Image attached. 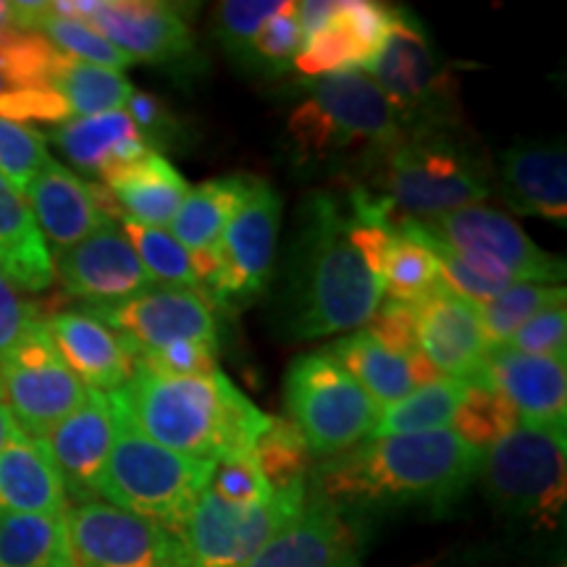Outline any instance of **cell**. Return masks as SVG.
<instances>
[{
  "mask_svg": "<svg viewBox=\"0 0 567 567\" xmlns=\"http://www.w3.org/2000/svg\"><path fill=\"white\" fill-rule=\"evenodd\" d=\"M48 90L59 92L63 103L69 105L71 116H95V113L124 111L134 95L132 82L122 71L92 66L63 55L59 69L48 82Z\"/></svg>",
  "mask_w": 567,
  "mask_h": 567,
  "instance_id": "1f68e13d",
  "label": "cell"
},
{
  "mask_svg": "<svg viewBox=\"0 0 567 567\" xmlns=\"http://www.w3.org/2000/svg\"><path fill=\"white\" fill-rule=\"evenodd\" d=\"M0 90H3V82H0Z\"/></svg>",
  "mask_w": 567,
  "mask_h": 567,
  "instance_id": "9f6ffc18",
  "label": "cell"
},
{
  "mask_svg": "<svg viewBox=\"0 0 567 567\" xmlns=\"http://www.w3.org/2000/svg\"><path fill=\"white\" fill-rule=\"evenodd\" d=\"M101 184L109 187L122 218L153 229H168L189 193L187 179L176 172L174 163L155 151Z\"/></svg>",
  "mask_w": 567,
  "mask_h": 567,
  "instance_id": "83f0119b",
  "label": "cell"
},
{
  "mask_svg": "<svg viewBox=\"0 0 567 567\" xmlns=\"http://www.w3.org/2000/svg\"><path fill=\"white\" fill-rule=\"evenodd\" d=\"M513 429H517V413L505 396L478 379L465 381L463 400L450 423L452 434L486 452Z\"/></svg>",
  "mask_w": 567,
  "mask_h": 567,
  "instance_id": "d590c367",
  "label": "cell"
},
{
  "mask_svg": "<svg viewBox=\"0 0 567 567\" xmlns=\"http://www.w3.org/2000/svg\"><path fill=\"white\" fill-rule=\"evenodd\" d=\"M425 234L455 250L467 266L502 281L557 284L565 279V260L542 250L520 224L486 205H467L434 221H417Z\"/></svg>",
  "mask_w": 567,
  "mask_h": 567,
  "instance_id": "30bf717a",
  "label": "cell"
},
{
  "mask_svg": "<svg viewBox=\"0 0 567 567\" xmlns=\"http://www.w3.org/2000/svg\"><path fill=\"white\" fill-rule=\"evenodd\" d=\"M499 187L517 216L567 224V153L563 140L520 142L502 155Z\"/></svg>",
  "mask_w": 567,
  "mask_h": 567,
  "instance_id": "603a6c76",
  "label": "cell"
},
{
  "mask_svg": "<svg viewBox=\"0 0 567 567\" xmlns=\"http://www.w3.org/2000/svg\"><path fill=\"white\" fill-rule=\"evenodd\" d=\"M55 13L87 21L132 61L174 63L193 53V30L176 6L155 0H74L51 3Z\"/></svg>",
  "mask_w": 567,
  "mask_h": 567,
  "instance_id": "9a60e30c",
  "label": "cell"
},
{
  "mask_svg": "<svg viewBox=\"0 0 567 567\" xmlns=\"http://www.w3.org/2000/svg\"><path fill=\"white\" fill-rule=\"evenodd\" d=\"M308 502V486L274 492L260 505H229L205 492L182 528V542L195 567H245Z\"/></svg>",
  "mask_w": 567,
  "mask_h": 567,
  "instance_id": "8fae6325",
  "label": "cell"
},
{
  "mask_svg": "<svg viewBox=\"0 0 567 567\" xmlns=\"http://www.w3.org/2000/svg\"><path fill=\"white\" fill-rule=\"evenodd\" d=\"M252 179L255 176L231 174L189 187L187 197H184L172 221V234L176 243L189 252L218 247L234 210L243 205L245 195L250 193Z\"/></svg>",
  "mask_w": 567,
  "mask_h": 567,
  "instance_id": "f1b7e54d",
  "label": "cell"
},
{
  "mask_svg": "<svg viewBox=\"0 0 567 567\" xmlns=\"http://www.w3.org/2000/svg\"><path fill=\"white\" fill-rule=\"evenodd\" d=\"M0 274L27 292H42L55 279L51 247L24 195L6 176H0Z\"/></svg>",
  "mask_w": 567,
  "mask_h": 567,
  "instance_id": "4316f807",
  "label": "cell"
},
{
  "mask_svg": "<svg viewBox=\"0 0 567 567\" xmlns=\"http://www.w3.org/2000/svg\"><path fill=\"white\" fill-rule=\"evenodd\" d=\"M305 45V34L295 19V3H284V9L271 17L252 40L245 69L276 76L287 74L295 66V59Z\"/></svg>",
  "mask_w": 567,
  "mask_h": 567,
  "instance_id": "ab89813d",
  "label": "cell"
},
{
  "mask_svg": "<svg viewBox=\"0 0 567 567\" xmlns=\"http://www.w3.org/2000/svg\"><path fill=\"white\" fill-rule=\"evenodd\" d=\"M122 231L130 239L132 250L137 252L140 264L151 274L158 287H179L195 289L197 292V276L193 268L189 250L176 243V237L166 229H153V226H142L132 218H122Z\"/></svg>",
  "mask_w": 567,
  "mask_h": 567,
  "instance_id": "8d00e7d4",
  "label": "cell"
},
{
  "mask_svg": "<svg viewBox=\"0 0 567 567\" xmlns=\"http://www.w3.org/2000/svg\"><path fill=\"white\" fill-rule=\"evenodd\" d=\"M484 450L450 429L429 434L375 436L329 457L316 471L318 494L337 507L444 509L481 476Z\"/></svg>",
  "mask_w": 567,
  "mask_h": 567,
  "instance_id": "7a4b0ae2",
  "label": "cell"
},
{
  "mask_svg": "<svg viewBox=\"0 0 567 567\" xmlns=\"http://www.w3.org/2000/svg\"><path fill=\"white\" fill-rule=\"evenodd\" d=\"M87 392L63 363L45 321L0 354V394L24 436L45 439L82 405Z\"/></svg>",
  "mask_w": 567,
  "mask_h": 567,
  "instance_id": "4fadbf2b",
  "label": "cell"
},
{
  "mask_svg": "<svg viewBox=\"0 0 567 567\" xmlns=\"http://www.w3.org/2000/svg\"><path fill=\"white\" fill-rule=\"evenodd\" d=\"M520 354H536V358L565 360L567 354V308L551 305L530 318L526 326L515 331V337L505 344Z\"/></svg>",
  "mask_w": 567,
  "mask_h": 567,
  "instance_id": "f6af8a7d",
  "label": "cell"
},
{
  "mask_svg": "<svg viewBox=\"0 0 567 567\" xmlns=\"http://www.w3.org/2000/svg\"><path fill=\"white\" fill-rule=\"evenodd\" d=\"M381 300L384 289L350 239L347 197L326 189L302 197L287 252L284 329L297 339L354 331L371 321Z\"/></svg>",
  "mask_w": 567,
  "mask_h": 567,
  "instance_id": "6da1fadb",
  "label": "cell"
},
{
  "mask_svg": "<svg viewBox=\"0 0 567 567\" xmlns=\"http://www.w3.org/2000/svg\"><path fill=\"white\" fill-rule=\"evenodd\" d=\"M42 321L38 305L27 302L19 289L0 274V354L11 350L21 337Z\"/></svg>",
  "mask_w": 567,
  "mask_h": 567,
  "instance_id": "f907efd6",
  "label": "cell"
},
{
  "mask_svg": "<svg viewBox=\"0 0 567 567\" xmlns=\"http://www.w3.org/2000/svg\"><path fill=\"white\" fill-rule=\"evenodd\" d=\"M245 567H360V544L342 507L308 494L300 513Z\"/></svg>",
  "mask_w": 567,
  "mask_h": 567,
  "instance_id": "d6986e66",
  "label": "cell"
},
{
  "mask_svg": "<svg viewBox=\"0 0 567 567\" xmlns=\"http://www.w3.org/2000/svg\"><path fill=\"white\" fill-rule=\"evenodd\" d=\"M339 19H342L347 32L352 34V40L358 42L368 69L375 55H379L389 34V27H392V6L373 3V0H347L342 9H339Z\"/></svg>",
  "mask_w": 567,
  "mask_h": 567,
  "instance_id": "bcb514c9",
  "label": "cell"
},
{
  "mask_svg": "<svg viewBox=\"0 0 567 567\" xmlns=\"http://www.w3.org/2000/svg\"><path fill=\"white\" fill-rule=\"evenodd\" d=\"M84 313L130 339L140 350L176 342L218 347V323L213 305L195 289L155 287L105 308H84Z\"/></svg>",
  "mask_w": 567,
  "mask_h": 567,
  "instance_id": "2e32d148",
  "label": "cell"
},
{
  "mask_svg": "<svg viewBox=\"0 0 567 567\" xmlns=\"http://www.w3.org/2000/svg\"><path fill=\"white\" fill-rule=\"evenodd\" d=\"M255 463L274 492L302 484L310 467V450L300 431L284 417H271V425L264 431L252 450Z\"/></svg>",
  "mask_w": 567,
  "mask_h": 567,
  "instance_id": "74e56055",
  "label": "cell"
},
{
  "mask_svg": "<svg viewBox=\"0 0 567 567\" xmlns=\"http://www.w3.org/2000/svg\"><path fill=\"white\" fill-rule=\"evenodd\" d=\"M53 271L84 308H105L155 287L116 221L103 224L71 250L53 255Z\"/></svg>",
  "mask_w": 567,
  "mask_h": 567,
  "instance_id": "e0dca14e",
  "label": "cell"
},
{
  "mask_svg": "<svg viewBox=\"0 0 567 567\" xmlns=\"http://www.w3.org/2000/svg\"><path fill=\"white\" fill-rule=\"evenodd\" d=\"M417 308V344L442 375L457 381L478 379L488 344L478 305L452 292L442 281Z\"/></svg>",
  "mask_w": 567,
  "mask_h": 567,
  "instance_id": "44dd1931",
  "label": "cell"
},
{
  "mask_svg": "<svg viewBox=\"0 0 567 567\" xmlns=\"http://www.w3.org/2000/svg\"><path fill=\"white\" fill-rule=\"evenodd\" d=\"M0 118L6 122H45L66 124L71 122L69 105L53 90H0Z\"/></svg>",
  "mask_w": 567,
  "mask_h": 567,
  "instance_id": "c3c4849f",
  "label": "cell"
},
{
  "mask_svg": "<svg viewBox=\"0 0 567 567\" xmlns=\"http://www.w3.org/2000/svg\"><path fill=\"white\" fill-rule=\"evenodd\" d=\"M17 436H21L19 425H17V421H13V417H11L9 408H6L3 396H0V452H3L6 446H9Z\"/></svg>",
  "mask_w": 567,
  "mask_h": 567,
  "instance_id": "db71d44e",
  "label": "cell"
},
{
  "mask_svg": "<svg viewBox=\"0 0 567 567\" xmlns=\"http://www.w3.org/2000/svg\"><path fill=\"white\" fill-rule=\"evenodd\" d=\"M329 352L352 375L354 384L371 396L373 405L381 413L413 392V379H410V363L405 354L386 350L368 331H354V334L339 339V342L331 344Z\"/></svg>",
  "mask_w": 567,
  "mask_h": 567,
  "instance_id": "f546056e",
  "label": "cell"
},
{
  "mask_svg": "<svg viewBox=\"0 0 567 567\" xmlns=\"http://www.w3.org/2000/svg\"><path fill=\"white\" fill-rule=\"evenodd\" d=\"M51 161L40 132L27 124L0 118V176H6L21 195Z\"/></svg>",
  "mask_w": 567,
  "mask_h": 567,
  "instance_id": "60d3db41",
  "label": "cell"
},
{
  "mask_svg": "<svg viewBox=\"0 0 567 567\" xmlns=\"http://www.w3.org/2000/svg\"><path fill=\"white\" fill-rule=\"evenodd\" d=\"M45 329L63 363L82 381L84 389L111 394L130 381L134 371L130 344L97 318L84 310H69L45 318Z\"/></svg>",
  "mask_w": 567,
  "mask_h": 567,
  "instance_id": "7402d4cb",
  "label": "cell"
},
{
  "mask_svg": "<svg viewBox=\"0 0 567 567\" xmlns=\"http://www.w3.org/2000/svg\"><path fill=\"white\" fill-rule=\"evenodd\" d=\"M111 402L151 442L179 455L226 463L252 455L271 415L218 371L200 379H172L134 368Z\"/></svg>",
  "mask_w": 567,
  "mask_h": 567,
  "instance_id": "3957f363",
  "label": "cell"
},
{
  "mask_svg": "<svg viewBox=\"0 0 567 567\" xmlns=\"http://www.w3.org/2000/svg\"><path fill=\"white\" fill-rule=\"evenodd\" d=\"M567 300V289L559 284H534V281H513L502 295H496L492 302L481 305V326L488 352L496 347H505L520 326H526L530 318L544 313L551 305H563Z\"/></svg>",
  "mask_w": 567,
  "mask_h": 567,
  "instance_id": "836d02e7",
  "label": "cell"
},
{
  "mask_svg": "<svg viewBox=\"0 0 567 567\" xmlns=\"http://www.w3.org/2000/svg\"><path fill=\"white\" fill-rule=\"evenodd\" d=\"M0 396H3V394H0Z\"/></svg>",
  "mask_w": 567,
  "mask_h": 567,
  "instance_id": "680465c9",
  "label": "cell"
},
{
  "mask_svg": "<svg viewBox=\"0 0 567 567\" xmlns=\"http://www.w3.org/2000/svg\"><path fill=\"white\" fill-rule=\"evenodd\" d=\"M63 520L74 567H195L179 534L103 499L69 505Z\"/></svg>",
  "mask_w": 567,
  "mask_h": 567,
  "instance_id": "7c38bea8",
  "label": "cell"
},
{
  "mask_svg": "<svg viewBox=\"0 0 567 567\" xmlns=\"http://www.w3.org/2000/svg\"><path fill=\"white\" fill-rule=\"evenodd\" d=\"M365 74L384 92L402 130L460 126L455 69L413 11L392 9V27Z\"/></svg>",
  "mask_w": 567,
  "mask_h": 567,
  "instance_id": "52a82bcc",
  "label": "cell"
},
{
  "mask_svg": "<svg viewBox=\"0 0 567 567\" xmlns=\"http://www.w3.org/2000/svg\"><path fill=\"white\" fill-rule=\"evenodd\" d=\"M24 200L38 221L42 239L51 243L55 252L71 250L111 221L97 205L92 182L80 179L59 161H51L34 176Z\"/></svg>",
  "mask_w": 567,
  "mask_h": 567,
  "instance_id": "cb8c5ba5",
  "label": "cell"
},
{
  "mask_svg": "<svg viewBox=\"0 0 567 567\" xmlns=\"http://www.w3.org/2000/svg\"><path fill=\"white\" fill-rule=\"evenodd\" d=\"M17 30L11 19V3H0V42H3L9 34Z\"/></svg>",
  "mask_w": 567,
  "mask_h": 567,
  "instance_id": "11a10c76",
  "label": "cell"
},
{
  "mask_svg": "<svg viewBox=\"0 0 567 567\" xmlns=\"http://www.w3.org/2000/svg\"><path fill=\"white\" fill-rule=\"evenodd\" d=\"M354 184L384 197L405 224L434 221L492 195V166L457 126H423L402 130Z\"/></svg>",
  "mask_w": 567,
  "mask_h": 567,
  "instance_id": "277c9868",
  "label": "cell"
},
{
  "mask_svg": "<svg viewBox=\"0 0 567 567\" xmlns=\"http://www.w3.org/2000/svg\"><path fill=\"white\" fill-rule=\"evenodd\" d=\"M295 66L300 69V74L310 76V80H321V76L342 74V71H363L365 61L358 42L347 32L337 11V17L329 24L305 40L300 55L295 59Z\"/></svg>",
  "mask_w": 567,
  "mask_h": 567,
  "instance_id": "f35d334b",
  "label": "cell"
},
{
  "mask_svg": "<svg viewBox=\"0 0 567 567\" xmlns=\"http://www.w3.org/2000/svg\"><path fill=\"white\" fill-rule=\"evenodd\" d=\"M465 381L442 379L436 384L410 392L405 400L384 410L375 423L371 439L400 434H429V431L450 429L455 410L463 400Z\"/></svg>",
  "mask_w": 567,
  "mask_h": 567,
  "instance_id": "d6a6232c",
  "label": "cell"
},
{
  "mask_svg": "<svg viewBox=\"0 0 567 567\" xmlns=\"http://www.w3.org/2000/svg\"><path fill=\"white\" fill-rule=\"evenodd\" d=\"M113 439H116V415L109 394L101 392H87L82 405L42 439L66 496H74L76 502L95 499Z\"/></svg>",
  "mask_w": 567,
  "mask_h": 567,
  "instance_id": "ffe728a7",
  "label": "cell"
},
{
  "mask_svg": "<svg viewBox=\"0 0 567 567\" xmlns=\"http://www.w3.org/2000/svg\"><path fill=\"white\" fill-rule=\"evenodd\" d=\"M113 415H116V439L97 484V496H103L113 507L182 534L189 513L210 484L216 463L179 455L151 442L116 405Z\"/></svg>",
  "mask_w": 567,
  "mask_h": 567,
  "instance_id": "8992f818",
  "label": "cell"
},
{
  "mask_svg": "<svg viewBox=\"0 0 567 567\" xmlns=\"http://www.w3.org/2000/svg\"><path fill=\"white\" fill-rule=\"evenodd\" d=\"M442 284L436 255L423 243L415 229V221H408L396 231V243L386 260L384 295L389 300L417 305Z\"/></svg>",
  "mask_w": 567,
  "mask_h": 567,
  "instance_id": "e575fe53",
  "label": "cell"
},
{
  "mask_svg": "<svg viewBox=\"0 0 567 567\" xmlns=\"http://www.w3.org/2000/svg\"><path fill=\"white\" fill-rule=\"evenodd\" d=\"M134 368L151 371L155 375H172V379H200V375L218 373V347L200 342H176L166 347L140 350L130 339Z\"/></svg>",
  "mask_w": 567,
  "mask_h": 567,
  "instance_id": "b9f144b4",
  "label": "cell"
},
{
  "mask_svg": "<svg viewBox=\"0 0 567 567\" xmlns=\"http://www.w3.org/2000/svg\"><path fill=\"white\" fill-rule=\"evenodd\" d=\"M287 421L300 431L310 455L337 457L371 439L381 410L329 350L305 352L284 375Z\"/></svg>",
  "mask_w": 567,
  "mask_h": 567,
  "instance_id": "ba28073f",
  "label": "cell"
},
{
  "mask_svg": "<svg viewBox=\"0 0 567 567\" xmlns=\"http://www.w3.org/2000/svg\"><path fill=\"white\" fill-rule=\"evenodd\" d=\"M339 6L342 3H334V0H305V3H295V19L300 24L305 40L329 24L337 17Z\"/></svg>",
  "mask_w": 567,
  "mask_h": 567,
  "instance_id": "816d5d0a",
  "label": "cell"
},
{
  "mask_svg": "<svg viewBox=\"0 0 567 567\" xmlns=\"http://www.w3.org/2000/svg\"><path fill=\"white\" fill-rule=\"evenodd\" d=\"M279 229L281 195L276 193L274 184L255 176L250 193L234 210L218 243L221 279L213 292V305L247 302L264 292L276 266Z\"/></svg>",
  "mask_w": 567,
  "mask_h": 567,
  "instance_id": "5bb4252c",
  "label": "cell"
},
{
  "mask_svg": "<svg viewBox=\"0 0 567 567\" xmlns=\"http://www.w3.org/2000/svg\"><path fill=\"white\" fill-rule=\"evenodd\" d=\"M284 132L297 166L360 174L400 137L402 126L365 71H342L310 84Z\"/></svg>",
  "mask_w": 567,
  "mask_h": 567,
  "instance_id": "5b68a950",
  "label": "cell"
},
{
  "mask_svg": "<svg viewBox=\"0 0 567 567\" xmlns=\"http://www.w3.org/2000/svg\"><path fill=\"white\" fill-rule=\"evenodd\" d=\"M368 334L375 342L384 344L386 350L396 354H413L421 350L417 344V308L400 300H381L371 321H368Z\"/></svg>",
  "mask_w": 567,
  "mask_h": 567,
  "instance_id": "7dc6e473",
  "label": "cell"
},
{
  "mask_svg": "<svg viewBox=\"0 0 567 567\" xmlns=\"http://www.w3.org/2000/svg\"><path fill=\"white\" fill-rule=\"evenodd\" d=\"M126 113H130V118L151 151H166V147H174L179 142V124H176L174 113L151 92L134 90L130 103H126Z\"/></svg>",
  "mask_w": 567,
  "mask_h": 567,
  "instance_id": "681fc988",
  "label": "cell"
},
{
  "mask_svg": "<svg viewBox=\"0 0 567 567\" xmlns=\"http://www.w3.org/2000/svg\"><path fill=\"white\" fill-rule=\"evenodd\" d=\"M69 496L42 439L17 436L0 452V515H66Z\"/></svg>",
  "mask_w": 567,
  "mask_h": 567,
  "instance_id": "484cf974",
  "label": "cell"
},
{
  "mask_svg": "<svg viewBox=\"0 0 567 567\" xmlns=\"http://www.w3.org/2000/svg\"><path fill=\"white\" fill-rule=\"evenodd\" d=\"M208 492L216 494L218 499L229 502V505H260V502H268L274 496V488L268 486L252 455L216 463Z\"/></svg>",
  "mask_w": 567,
  "mask_h": 567,
  "instance_id": "ee69618b",
  "label": "cell"
},
{
  "mask_svg": "<svg viewBox=\"0 0 567 567\" xmlns=\"http://www.w3.org/2000/svg\"><path fill=\"white\" fill-rule=\"evenodd\" d=\"M0 567H74L63 515H0Z\"/></svg>",
  "mask_w": 567,
  "mask_h": 567,
  "instance_id": "4dcf8cb0",
  "label": "cell"
},
{
  "mask_svg": "<svg viewBox=\"0 0 567 567\" xmlns=\"http://www.w3.org/2000/svg\"><path fill=\"white\" fill-rule=\"evenodd\" d=\"M408 363H410V379H413V389H423L429 384H436V381L446 379L442 375V371L425 358L423 350H415L413 354H408Z\"/></svg>",
  "mask_w": 567,
  "mask_h": 567,
  "instance_id": "f5cc1de1",
  "label": "cell"
},
{
  "mask_svg": "<svg viewBox=\"0 0 567 567\" xmlns=\"http://www.w3.org/2000/svg\"><path fill=\"white\" fill-rule=\"evenodd\" d=\"M478 381L496 389L515 408L517 423L528 429L565 431L567 371L565 360L520 354L496 347L486 354Z\"/></svg>",
  "mask_w": 567,
  "mask_h": 567,
  "instance_id": "ac0fdd59",
  "label": "cell"
},
{
  "mask_svg": "<svg viewBox=\"0 0 567 567\" xmlns=\"http://www.w3.org/2000/svg\"><path fill=\"white\" fill-rule=\"evenodd\" d=\"M284 9L279 0H226L216 9V34L231 59L245 66L252 40Z\"/></svg>",
  "mask_w": 567,
  "mask_h": 567,
  "instance_id": "7bdbcfd3",
  "label": "cell"
},
{
  "mask_svg": "<svg viewBox=\"0 0 567 567\" xmlns=\"http://www.w3.org/2000/svg\"><path fill=\"white\" fill-rule=\"evenodd\" d=\"M555 567H565V565H555Z\"/></svg>",
  "mask_w": 567,
  "mask_h": 567,
  "instance_id": "6f0895ef",
  "label": "cell"
},
{
  "mask_svg": "<svg viewBox=\"0 0 567 567\" xmlns=\"http://www.w3.org/2000/svg\"><path fill=\"white\" fill-rule=\"evenodd\" d=\"M481 473L502 513L536 530H555L567 502V434L517 425L488 446Z\"/></svg>",
  "mask_w": 567,
  "mask_h": 567,
  "instance_id": "9c48e42d",
  "label": "cell"
},
{
  "mask_svg": "<svg viewBox=\"0 0 567 567\" xmlns=\"http://www.w3.org/2000/svg\"><path fill=\"white\" fill-rule=\"evenodd\" d=\"M51 137L80 172L97 176L101 182H109L151 153L126 111L71 118L53 130Z\"/></svg>",
  "mask_w": 567,
  "mask_h": 567,
  "instance_id": "d4e9b609",
  "label": "cell"
}]
</instances>
